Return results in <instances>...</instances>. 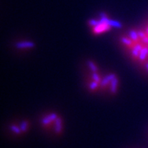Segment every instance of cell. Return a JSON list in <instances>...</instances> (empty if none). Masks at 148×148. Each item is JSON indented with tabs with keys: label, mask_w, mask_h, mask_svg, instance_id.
Returning a JSON list of instances; mask_svg holds the SVG:
<instances>
[{
	"label": "cell",
	"mask_w": 148,
	"mask_h": 148,
	"mask_svg": "<svg viewBox=\"0 0 148 148\" xmlns=\"http://www.w3.org/2000/svg\"><path fill=\"white\" fill-rule=\"evenodd\" d=\"M137 32H138V36H139L140 40H142L143 38H145L146 36H147V33H146L145 31L142 30V29H139V30H138Z\"/></svg>",
	"instance_id": "17"
},
{
	"label": "cell",
	"mask_w": 148,
	"mask_h": 148,
	"mask_svg": "<svg viewBox=\"0 0 148 148\" xmlns=\"http://www.w3.org/2000/svg\"><path fill=\"white\" fill-rule=\"evenodd\" d=\"M35 46L34 42L29 41V40H24V41L17 42L15 44V47L18 49H31Z\"/></svg>",
	"instance_id": "4"
},
{
	"label": "cell",
	"mask_w": 148,
	"mask_h": 148,
	"mask_svg": "<svg viewBox=\"0 0 148 148\" xmlns=\"http://www.w3.org/2000/svg\"><path fill=\"white\" fill-rule=\"evenodd\" d=\"M110 80L107 78L106 76H105L104 77H103L101 82L100 83V88H102V89H106L107 87H108L110 86Z\"/></svg>",
	"instance_id": "14"
},
{
	"label": "cell",
	"mask_w": 148,
	"mask_h": 148,
	"mask_svg": "<svg viewBox=\"0 0 148 148\" xmlns=\"http://www.w3.org/2000/svg\"><path fill=\"white\" fill-rule=\"evenodd\" d=\"M99 16H100L101 18L107 17V14L106 13H104V12H100V13H99Z\"/></svg>",
	"instance_id": "20"
},
{
	"label": "cell",
	"mask_w": 148,
	"mask_h": 148,
	"mask_svg": "<svg viewBox=\"0 0 148 148\" xmlns=\"http://www.w3.org/2000/svg\"><path fill=\"white\" fill-rule=\"evenodd\" d=\"M131 54H132V57L134 60H138V57H139L140 54V51L137 50L136 49L133 47L132 49V51H131Z\"/></svg>",
	"instance_id": "16"
},
{
	"label": "cell",
	"mask_w": 148,
	"mask_h": 148,
	"mask_svg": "<svg viewBox=\"0 0 148 148\" xmlns=\"http://www.w3.org/2000/svg\"><path fill=\"white\" fill-rule=\"evenodd\" d=\"M87 65L90 70L92 73H95V72H98L99 69H98L97 64H96L92 60H88L87 61Z\"/></svg>",
	"instance_id": "12"
},
{
	"label": "cell",
	"mask_w": 148,
	"mask_h": 148,
	"mask_svg": "<svg viewBox=\"0 0 148 148\" xmlns=\"http://www.w3.org/2000/svg\"><path fill=\"white\" fill-rule=\"evenodd\" d=\"M145 32H146V33H147V35L148 36V25L147 26V27H146V29H145Z\"/></svg>",
	"instance_id": "22"
},
{
	"label": "cell",
	"mask_w": 148,
	"mask_h": 148,
	"mask_svg": "<svg viewBox=\"0 0 148 148\" xmlns=\"http://www.w3.org/2000/svg\"><path fill=\"white\" fill-rule=\"evenodd\" d=\"M148 58V46L144 45L143 49L140 51L139 57H138V61L140 64H145Z\"/></svg>",
	"instance_id": "5"
},
{
	"label": "cell",
	"mask_w": 148,
	"mask_h": 148,
	"mask_svg": "<svg viewBox=\"0 0 148 148\" xmlns=\"http://www.w3.org/2000/svg\"><path fill=\"white\" fill-rule=\"evenodd\" d=\"M129 37L132 39L133 41L136 43H138L141 40L140 39L139 36H138L137 31L134 30V29H132V30H130L129 32Z\"/></svg>",
	"instance_id": "9"
},
{
	"label": "cell",
	"mask_w": 148,
	"mask_h": 148,
	"mask_svg": "<svg viewBox=\"0 0 148 148\" xmlns=\"http://www.w3.org/2000/svg\"><path fill=\"white\" fill-rule=\"evenodd\" d=\"M121 42H122L123 45H124L125 46H126L127 47H128L131 49H132V48L134 47V45H136V42L133 41L130 37H125V36L121 37Z\"/></svg>",
	"instance_id": "8"
},
{
	"label": "cell",
	"mask_w": 148,
	"mask_h": 148,
	"mask_svg": "<svg viewBox=\"0 0 148 148\" xmlns=\"http://www.w3.org/2000/svg\"><path fill=\"white\" fill-rule=\"evenodd\" d=\"M99 88H100V84H99V83H97V82H95V81L92 80L91 82L88 84V88H89V90L92 92L96 91Z\"/></svg>",
	"instance_id": "11"
},
{
	"label": "cell",
	"mask_w": 148,
	"mask_h": 148,
	"mask_svg": "<svg viewBox=\"0 0 148 148\" xmlns=\"http://www.w3.org/2000/svg\"><path fill=\"white\" fill-rule=\"evenodd\" d=\"M54 131L57 135H60L62 132V119L60 116L54 121Z\"/></svg>",
	"instance_id": "6"
},
{
	"label": "cell",
	"mask_w": 148,
	"mask_h": 148,
	"mask_svg": "<svg viewBox=\"0 0 148 148\" xmlns=\"http://www.w3.org/2000/svg\"><path fill=\"white\" fill-rule=\"evenodd\" d=\"M88 24L92 27H95L99 24V21H97L95 19H90L88 21Z\"/></svg>",
	"instance_id": "18"
},
{
	"label": "cell",
	"mask_w": 148,
	"mask_h": 148,
	"mask_svg": "<svg viewBox=\"0 0 148 148\" xmlns=\"http://www.w3.org/2000/svg\"><path fill=\"white\" fill-rule=\"evenodd\" d=\"M18 125H19L20 129H21V132L25 133L27 132V130H28V129H29V122L28 120H27V119L23 120V121L21 122V123H20Z\"/></svg>",
	"instance_id": "10"
},
{
	"label": "cell",
	"mask_w": 148,
	"mask_h": 148,
	"mask_svg": "<svg viewBox=\"0 0 148 148\" xmlns=\"http://www.w3.org/2000/svg\"><path fill=\"white\" fill-rule=\"evenodd\" d=\"M111 28L110 25L107 23H99L97 25L93 27L92 28V32L95 34H99L103 32H106L109 31Z\"/></svg>",
	"instance_id": "2"
},
{
	"label": "cell",
	"mask_w": 148,
	"mask_h": 148,
	"mask_svg": "<svg viewBox=\"0 0 148 148\" xmlns=\"http://www.w3.org/2000/svg\"><path fill=\"white\" fill-rule=\"evenodd\" d=\"M118 86H119V79L117 77H116L113 80L110 82V86H109V90H110V93L112 95H115L117 92Z\"/></svg>",
	"instance_id": "7"
},
{
	"label": "cell",
	"mask_w": 148,
	"mask_h": 148,
	"mask_svg": "<svg viewBox=\"0 0 148 148\" xmlns=\"http://www.w3.org/2000/svg\"><path fill=\"white\" fill-rule=\"evenodd\" d=\"M58 117V114L56 112H51V113L49 114L48 115L44 116L42 119L41 123L42 126L44 127H49L51 123H54L56 119Z\"/></svg>",
	"instance_id": "1"
},
{
	"label": "cell",
	"mask_w": 148,
	"mask_h": 148,
	"mask_svg": "<svg viewBox=\"0 0 148 148\" xmlns=\"http://www.w3.org/2000/svg\"><path fill=\"white\" fill-rule=\"evenodd\" d=\"M145 69H147V71H148V61H147V62L145 63Z\"/></svg>",
	"instance_id": "21"
},
{
	"label": "cell",
	"mask_w": 148,
	"mask_h": 148,
	"mask_svg": "<svg viewBox=\"0 0 148 148\" xmlns=\"http://www.w3.org/2000/svg\"><path fill=\"white\" fill-rule=\"evenodd\" d=\"M10 129L14 134H15L16 135H19L22 133L21 129H20L19 125H16L15 124H11L10 125Z\"/></svg>",
	"instance_id": "13"
},
{
	"label": "cell",
	"mask_w": 148,
	"mask_h": 148,
	"mask_svg": "<svg viewBox=\"0 0 148 148\" xmlns=\"http://www.w3.org/2000/svg\"><path fill=\"white\" fill-rule=\"evenodd\" d=\"M99 23H107L111 27H116V28H121L122 24L118 21H115V20L109 19L108 17H103L101 18V19L99 21Z\"/></svg>",
	"instance_id": "3"
},
{
	"label": "cell",
	"mask_w": 148,
	"mask_h": 148,
	"mask_svg": "<svg viewBox=\"0 0 148 148\" xmlns=\"http://www.w3.org/2000/svg\"><path fill=\"white\" fill-rule=\"evenodd\" d=\"M91 78H92V80L95 81V82L99 83V84H100V83L101 82V80H102V77H101V75L98 73V72L92 73H91Z\"/></svg>",
	"instance_id": "15"
},
{
	"label": "cell",
	"mask_w": 148,
	"mask_h": 148,
	"mask_svg": "<svg viewBox=\"0 0 148 148\" xmlns=\"http://www.w3.org/2000/svg\"><path fill=\"white\" fill-rule=\"evenodd\" d=\"M142 43L144 45L148 46V36H146L145 38H143V39L141 40Z\"/></svg>",
	"instance_id": "19"
}]
</instances>
